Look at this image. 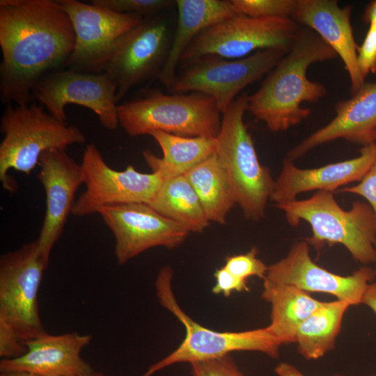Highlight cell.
I'll return each instance as SVG.
<instances>
[{"label": "cell", "mask_w": 376, "mask_h": 376, "mask_svg": "<svg viewBox=\"0 0 376 376\" xmlns=\"http://www.w3.org/2000/svg\"><path fill=\"white\" fill-rule=\"evenodd\" d=\"M240 15L253 18H291L297 0H232Z\"/></svg>", "instance_id": "cell-28"}, {"label": "cell", "mask_w": 376, "mask_h": 376, "mask_svg": "<svg viewBox=\"0 0 376 376\" xmlns=\"http://www.w3.org/2000/svg\"><path fill=\"white\" fill-rule=\"evenodd\" d=\"M376 277L375 269L363 265L349 276L331 272L314 263L306 240L295 242L288 254L268 266L265 279L296 287L306 292H324L350 306L362 304L369 283Z\"/></svg>", "instance_id": "cell-16"}, {"label": "cell", "mask_w": 376, "mask_h": 376, "mask_svg": "<svg viewBox=\"0 0 376 376\" xmlns=\"http://www.w3.org/2000/svg\"><path fill=\"white\" fill-rule=\"evenodd\" d=\"M92 340L74 331L48 333L26 343V352L15 359H1L0 373L27 372L40 376H77L93 371L81 353Z\"/></svg>", "instance_id": "cell-20"}, {"label": "cell", "mask_w": 376, "mask_h": 376, "mask_svg": "<svg viewBox=\"0 0 376 376\" xmlns=\"http://www.w3.org/2000/svg\"><path fill=\"white\" fill-rule=\"evenodd\" d=\"M362 304L370 308L376 314V281L368 284L363 297Z\"/></svg>", "instance_id": "cell-36"}, {"label": "cell", "mask_w": 376, "mask_h": 376, "mask_svg": "<svg viewBox=\"0 0 376 376\" xmlns=\"http://www.w3.org/2000/svg\"><path fill=\"white\" fill-rule=\"evenodd\" d=\"M38 165V178L45 192L46 212L37 240L45 256L49 260L51 251L72 212L75 193L84 184V175L81 164L63 149L44 152Z\"/></svg>", "instance_id": "cell-17"}, {"label": "cell", "mask_w": 376, "mask_h": 376, "mask_svg": "<svg viewBox=\"0 0 376 376\" xmlns=\"http://www.w3.org/2000/svg\"><path fill=\"white\" fill-rule=\"evenodd\" d=\"M359 156L315 169H299L285 158L269 201L276 205L297 200L304 192H334L353 182H359L370 169L376 155V141L363 146Z\"/></svg>", "instance_id": "cell-18"}, {"label": "cell", "mask_w": 376, "mask_h": 376, "mask_svg": "<svg viewBox=\"0 0 376 376\" xmlns=\"http://www.w3.org/2000/svg\"><path fill=\"white\" fill-rule=\"evenodd\" d=\"M172 281V269L163 267L156 278V295L160 304L184 325L185 337L174 351L150 366L141 376H151L175 363L217 359L236 351H256L272 358L279 357L281 345L267 327L239 332H222L194 321L178 304Z\"/></svg>", "instance_id": "cell-7"}, {"label": "cell", "mask_w": 376, "mask_h": 376, "mask_svg": "<svg viewBox=\"0 0 376 376\" xmlns=\"http://www.w3.org/2000/svg\"><path fill=\"white\" fill-rule=\"evenodd\" d=\"M149 205L189 233H202L210 223L185 175L164 180Z\"/></svg>", "instance_id": "cell-26"}, {"label": "cell", "mask_w": 376, "mask_h": 376, "mask_svg": "<svg viewBox=\"0 0 376 376\" xmlns=\"http://www.w3.org/2000/svg\"><path fill=\"white\" fill-rule=\"evenodd\" d=\"M337 56L315 32L301 26L290 49L248 97V111L273 132L299 124L311 113L301 104L317 102L327 94L324 85L308 79V67Z\"/></svg>", "instance_id": "cell-2"}, {"label": "cell", "mask_w": 376, "mask_h": 376, "mask_svg": "<svg viewBox=\"0 0 376 376\" xmlns=\"http://www.w3.org/2000/svg\"><path fill=\"white\" fill-rule=\"evenodd\" d=\"M332 376H343V375H334Z\"/></svg>", "instance_id": "cell-41"}, {"label": "cell", "mask_w": 376, "mask_h": 376, "mask_svg": "<svg viewBox=\"0 0 376 376\" xmlns=\"http://www.w3.org/2000/svg\"><path fill=\"white\" fill-rule=\"evenodd\" d=\"M0 376H40L36 374L27 373V372H9V373H1Z\"/></svg>", "instance_id": "cell-39"}, {"label": "cell", "mask_w": 376, "mask_h": 376, "mask_svg": "<svg viewBox=\"0 0 376 376\" xmlns=\"http://www.w3.org/2000/svg\"><path fill=\"white\" fill-rule=\"evenodd\" d=\"M75 46L72 22L56 1L0 0L2 100L32 103L36 84L65 64Z\"/></svg>", "instance_id": "cell-1"}, {"label": "cell", "mask_w": 376, "mask_h": 376, "mask_svg": "<svg viewBox=\"0 0 376 376\" xmlns=\"http://www.w3.org/2000/svg\"><path fill=\"white\" fill-rule=\"evenodd\" d=\"M70 17L75 46L65 63L68 69L88 73L103 72L120 38L144 19L77 0H56Z\"/></svg>", "instance_id": "cell-11"}, {"label": "cell", "mask_w": 376, "mask_h": 376, "mask_svg": "<svg viewBox=\"0 0 376 376\" xmlns=\"http://www.w3.org/2000/svg\"><path fill=\"white\" fill-rule=\"evenodd\" d=\"M178 22L167 59L158 75L169 89L181 57L194 39L207 28L240 14L232 0H176Z\"/></svg>", "instance_id": "cell-22"}, {"label": "cell", "mask_w": 376, "mask_h": 376, "mask_svg": "<svg viewBox=\"0 0 376 376\" xmlns=\"http://www.w3.org/2000/svg\"><path fill=\"white\" fill-rule=\"evenodd\" d=\"M338 191L364 198L372 207L376 218V155L370 169L357 185L342 187Z\"/></svg>", "instance_id": "cell-33"}, {"label": "cell", "mask_w": 376, "mask_h": 376, "mask_svg": "<svg viewBox=\"0 0 376 376\" xmlns=\"http://www.w3.org/2000/svg\"><path fill=\"white\" fill-rule=\"evenodd\" d=\"M350 304L342 300L324 304L299 325L296 342L306 359H318L334 348L343 315Z\"/></svg>", "instance_id": "cell-27"}, {"label": "cell", "mask_w": 376, "mask_h": 376, "mask_svg": "<svg viewBox=\"0 0 376 376\" xmlns=\"http://www.w3.org/2000/svg\"><path fill=\"white\" fill-rule=\"evenodd\" d=\"M288 52L266 49L237 59L203 56L186 63L169 90L205 94L215 100L222 113L243 89L267 75Z\"/></svg>", "instance_id": "cell-9"}, {"label": "cell", "mask_w": 376, "mask_h": 376, "mask_svg": "<svg viewBox=\"0 0 376 376\" xmlns=\"http://www.w3.org/2000/svg\"><path fill=\"white\" fill-rule=\"evenodd\" d=\"M91 3L116 13L137 15L146 19L161 14L164 10L175 4V1L92 0Z\"/></svg>", "instance_id": "cell-29"}, {"label": "cell", "mask_w": 376, "mask_h": 376, "mask_svg": "<svg viewBox=\"0 0 376 376\" xmlns=\"http://www.w3.org/2000/svg\"><path fill=\"white\" fill-rule=\"evenodd\" d=\"M215 284L212 287L214 294L229 297L233 292L249 291L246 281L239 279L230 273L224 266L214 273Z\"/></svg>", "instance_id": "cell-35"}, {"label": "cell", "mask_w": 376, "mask_h": 376, "mask_svg": "<svg viewBox=\"0 0 376 376\" xmlns=\"http://www.w3.org/2000/svg\"><path fill=\"white\" fill-rule=\"evenodd\" d=\"M291 18H253L242 15L202 31L184 52L180 62L205 55L237 59L271 48L289 51L300 29Z\"/></svg>", "instance_id": "cell-10"}, {"label": "cell", "mask_w": 376, "mask_h": 376, "mask_svg": "<svg viewBox=\"0 0 376 376\" xmlns=\"http://www.w3.org/2000/svg\"><path fill=\"white\" fill-rule=\"evenodd\" d=\"M0 180L3 189L14 191L15 182L10 169L29 175L38 164L41 155L51 150H65L70 145L83 143L86 137L76 126L50 114L42 104H7L1 118Z\"/></svg>", "instance_id": "cell-4"}, {"label": "cell", "mask_w": 376, "mask_h": 376, "mask_svg": "<svg viewBox=\"0 0 376 376\" xmlns=\"http://www.w3.org/2000/svg\"><path fill=\"white\" fill-rule=\"evenodd\" d=\"M49 260L37 239L0 258V323L12 328L25 345L47 333L38 292Z\"/></svg>", "instance_id": "cell-8"}, {"label": "cell", "mask_w": 376, "mask_h": 376, "mask_svg": "<svg viewBox=\"0 0 376 376\" xmlns=\"http://www.w3.org/2000/svg\"><path fill=\"white\" fill-rule=\"evenodd\" d=\"M148 135L160 146L163 156L159 157L150 150L143 151V157L152 172L163 180L184 175L213 155L217 147V138L183 136L153 131Z\"/></svg>", "instance_id": "cell-23"}, {"label": "cell", "mask_w": 376, "mask_h": 376, "mask_svg": "<svg viewBox=\"0 0 376 376\" xmlns=\"http://www.w3.org/2000/svg\"><path fill=\"white\" fill-rule=\"evenodd\" d=\"M352 6L340 7L336 0H297L292 19L315 32L343 62L350 79V94L366 83L357 63L358 45L351 24Z\"/></svg>", "instance_id": "cell-19"}, {"label": "cell", "mask_w": 376, "mask_h": 376, "mask_svg": "<svg viewBox=\"0 0 376 376\" xmlns=\"http://www.w3.org/2000/svg\"><path fill=\"white\" fill-rule=\"evenodd\" d=\"M116 91V83L104 72L88 73L68 69L43 76L35 86L32 97L61 120L66 121L65 106L76 104L93 111L102 127L113 130L119 125Z\"/></svg>", "instance_id": "cell-14"}, {"label": "cell", "mask_w": 376, "mask_h": 376, "mask_svg": "<svg viewBox=\"0 0 376 376\" xmlns=\"http://www.w3.org/2000/svg\"><path fill=\"white\" fill-rule=\"evenodd\" d=\"M77 376H110V375L102 372H95L93 370L89 373L77 375Z\"/></svg>", "instance_id": "cell-40"}, {"label": "cell", "mask_w": 376, "mask_h": 376, "mask_svg": "<svg viewBox=\"0 0 376 376\" xmlns=\"http://www.w3.org/2000/svg\"><path fill=\"white\" fill-rule=\"evenodd\" d=\"M26 345L15 331L5 324L0 323V357L15 359L24 354Z\"/></svg>", "instance_id": "cell-34"}, {"label": "cell", "mask_w": 376, "mask_h": 376, "mask_svg": "<svg viewBox=\"0 0 376 376\" xmlns=\"http://www.w3.org/2000/svg\"><path fill=\"white\" fill-rule=\"evenodd\" d=\"M363 21L366 24L376 22V0L370 1L366 7L362 15Z\"/></svg>", "instance_id": "cell-38"}, {"label": "cell", "mask_w": 376, "mask_h": 376, "mask_svg": "<svg viewBox=\"0 0 376 376\" xmlns=\"http://www.w3.org/2000/svg\"><path fill=\"white\" fill-rule=\"evenodd\" d=\"M334 109L335 117L291 148L288 158L293 161L311 149L338 139L362 146L376 141V82H366L350 99L337 102Z\"/></svg>", "instance_id": "cell-21"}, {"label": "cell", "mask_w": 376, "mask_h": 376, "mask_svg": "<svg viewBox=\"0 0 376 376\" xmlns=\"http://www.w3.org/2000/svg\"><path fill=\"white\" fill-rule=\"evenodd\" d=\"M276 206L290 226L297 227L301 221L310 224L312 235L304 240L316 251L326 244H340L363 265L376 263V218L367 202L355 201L345 210L332 192L319 191L307 199Z\"/></svg>", "instance_id": "cell-3"}, {"label": "cell", "mask_w": 376, "mask_h": 376, "mask_svg": "<svg viewBox=\"0 0 376 376\" xmlns=\"http://www.w3.org/2000/svg\"><path fill=\"white\" fill-rule=\"evenodd\" d=\"M258 250L252 247L246 253L227 256L224 267L236 278L246 281L250 276L265 278L268 267L257 258Z\"/></svg>", "instance_id": "cell-30"}, {"label": "cell", "mask_w": 376, "mask_h": 376, "mask_svg": "<svg viewBox=\"0 0 376 376\" xmlns=\"http://www.w3.org/2000/svg\"><path fill=\"white\" fill-rule=\"evenodd\" d=\"M117 111L119 125L131 137L162 131L216 138L222 118L215 100L197 92L167 95L154 90L118 105Z\"/></svg>", "instance_id": "cell-6"}, {"label": "cell", "mask_w": 376, "mask_h": 376, "mask_svg": "<svg viewBox=\"0 0 376 376\" xmlns=\"http://www.w3.org/2000/svg\"><path fill=\"white\" fill-rule=\"evenodd\" d=\"M375 274H376V267H375Z\"/></svg>", "instance_id": "cell-44"}, {"label": "cell", "mask_w": 376, "mask_h": 376, "mask_svg": "<svg viewBox=\"0 0 376 376\" xmlns=\"http://www.w3.org/2000/svg\"><path fill=\"white\" fill-rule=\"evenodd\" d=\"M161 14L144 19L125 33L105 65L103 72L117 86V103L135 86L158 77L167 59L170 30Z\"/></svg>", "instance_id": "cell-13"}, {"label": "cell", "mask_w": 376, "mask_h": 376, "mask_svg": "<svg viewBox=\"0 0 376 376\" xmlns=\"http://www.w3.org/2000/svg\"><path fill=\"white\" fill-rule=\"evenodd\" d=\"M261 297L270 304L267 328L281 345L295 343L299 325L324 304L306 291L267 279H263Z\"/></svg>", "instance_id": "cell-24"}, {"label": "cell", "mask_w": 376, "mask_h": 376, "mask_svg": "<svg viewBox=\"0 0 376 376\" xmlns=\"http://www.w3.org/2000/svg\"><path fill=\"white\" fill-rule=\"evenodd\" d=\"M370 376H376V373Z\"/></svg>", "instance_id": "cell-42"}, {"label": "cell", "mask_w": 376, "mask_h": 376, "mask_svg": "<svg viewBox=\"0 0 376 376\" xmlns=\"http://www.w3.org/2000/svg\"><path fill=\"white\" fill-rule=\"evenodd\" d=\"M191 376H245L230 354L190 363Z\"/></svg>", "instance_id": "cell-31"}, {"label": "cell", "mask_w": 376, "mask_h": 376, "mask_svg": "<svg viewBox=\"0 0 376 376\" xmlns=\"http://www.w3.org/2000/svg\"><path fill=\"white\" fill-rule=\"evenodd\" d=\"M81 166L86 189L75 202L72 214L83 217L107 206L142 202L149 204L162 182L155 172H139L130 164L123 171L111 169L95 144L84 150Z\"/></svg>", "instance_id": "cell-12"}, {"label": "cell", "mask_w": 376, "mask_h": 376, "mask_svg": "<svg viewBox=\"0 0 376 376\" xmlns=\"http://www.w3.org/2000/svg\"><path fill=\"white\" fill-rule=\"evenodd\" d=\"M246 93L238 96L222 113L216 153L226 170L236 204L244 217L258 221L265 217L275 180L258 159L244 116L248 110Z\"/></svg>", "instance_id": "cell-5"}, {"label": "cell", "mask_w": 376, "mask_h": 376, "mask_svg": "<svg viewBox=\"0 0 376 376\" xmlns=\"http://www.w3.org/2000/svg\"><path fill=\"white\" fill-rule=\"evenodd\" d=\"M357 63L365 79L369 73H376V22L369 24L362 44L357 47Z\"/></svg>", "instance_id": "cell-32"}, {"label": "cell", "mask_w": 376, "mask_h": 376, "mask_svg": "<svg viewBox=\"0 0 376 376\" xmlns=\"http://www.w3.org/2000/svg\"><path fill=\"white\" fill-rule=\"evenodd\" d=\"M375 139H376V130H375Z\"/></svg>", "instance_id": "cell-43"}, {"label": "cell", "mask_w": 376, "mask_h": 376, "mask_svg": "<svg viewBox=\"0 0 376 376\" xmlns=\"http://www.w3.org/2000/svg\"><path fill=\"white\" fill-rule=\"evenodd\" d=\"M98 213L113 235L114 255L120 265L152 247L174 249L190 233L146 203L107 206Z\"/></svg>", "instance_id": "cell-15"}, {"label": "cell", "mask_w": 376, "mask_h": 376, "mask_svg": "<svg viewBox=\"0 0 376 376\" xmlns=\"http://www.w3.org/2000/svg\"><path fill=\"white\" fill-rule=\"evenodd\" d=\"M184 175L195 190L209 221L225 224L236 201L226 170L216 152Z\"/></svg>", "instance_id": "cell-25"}, {"label": "cell", "mask_w": 376, "mask_h": 376, "mask_svg": "<svg viewBox=\"0 0 376 376\" xmlns=\"http://www.w3.org/2000/svg\"><path fill=\"white\" fill-rule=\"evenodd\" d=\"M274 371L279 376H305L295 366L287 362L279 363Z\"/></svg>", "instance_id": "cell-37"}]
</instances>
